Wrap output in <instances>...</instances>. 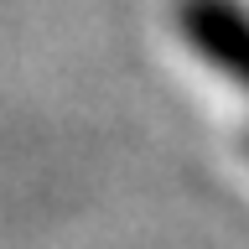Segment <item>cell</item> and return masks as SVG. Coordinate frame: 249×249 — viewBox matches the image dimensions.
<instances>
[{
    "mask_svg": "<svg viewBox=\"0 0 249 249\" xmlns=\"http://www.w3.org/2000/svg\"><path fill=\"white\" fill-rule=\"evenodd\" d=\"M177 21H182L192 52L208 57L218 73H229L249 93V11L244 5L239 0H182Z\"/></svg>",
    "mask_w": 249,
    "mask_h": 249,
    "instance_id": "6da1fadb",
    "label": "cell"
},
{
    "mask_svg": "<svg viewBox=\"0 0 249 249\" xmlns=\"http://www.w3.org/2000/svg\"><path fill=\"white\" fill-rule=\"evenodd\" d=\"M244 151H249V145H244Z\"/></svg>",
    "mask_w": 249,
    "mask_h": 249,
    "instance_id": "7a4b0ae2",
    "label": "cell"
}]
</instances>
